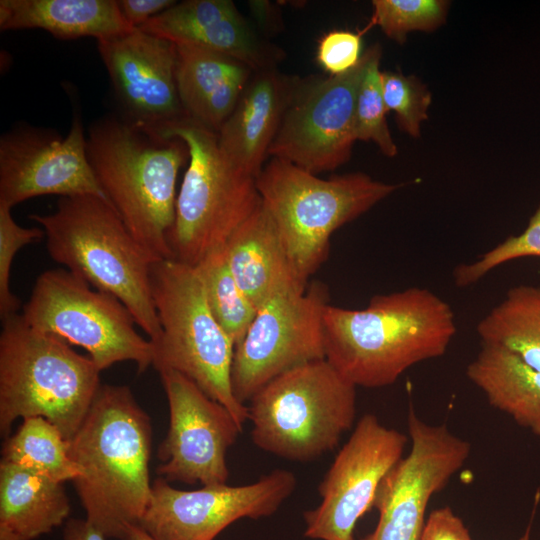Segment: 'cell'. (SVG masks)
Segmentation results:
<instances>
[{"label":"cell","mask_w":540,"mask_h":540,"mask_svg":"<svg viewBox=\"0 0 540 540\" xmlns=\"http://www.w3.org/2000/svg\"><path fill=\"white\" fill-rule=\"evenodd\" d=\"M457 332L451 306L426 288L373 296L363 309L328 305L325 359L356 387L394 384L410 367L443 356Z\"/></svg>","instance_id":"obj_1"},{"label":"cell","mask_w":540,"mask_h":540,"mask_svg":"<svg viewBox=\"0 0 540 540\" xmlns=\"http://www.w3.org/2000/svg\"><path fill=\"white\" fill-rule=\"evenodd\" d=\"M151 444L149 416L131 390L101 384L69 448L80 471L73 483L86 519L106 538L122 540L150 503Z\"/></svg>","instance_id":"obj_2"},{"label":"cell","mask_w":540,"mask_h":540,"mask_svg":"<svg viewBox=\"0 0 540 540\" xmlns=\"http://www.w3.org/2000/svg\"><path fill=\"white\" fill-rule=\"evenodd\" d=\"M96 179L134 238L155 261L172 259L176 182L189 161L186 143L130 120L105 117L87 134Z\"/></svg>","instance_id":"obj_3"},{"label":"cell","mask_w":540,"mask_h":540,"mask_svg":"<svg viewBox=\"0 0 540 540\" xmlns=\"http://www.w3.org/2000/svg\"><path fill=\"white\" fill-rule=\"evenodd\" d=\"M43 229L49 256L93 288L120 300L156 344L161 326L151 270L155 261L130 233L114 207L94 195L60 197L54 212L32 214Z\"/></svg>","instance_id":"obj_4"},{"label":"cell","mask_w":540,"mask_h":540,"mask_svg":"<svg viewBox=\"0 0 540 540\" xmlns=\"http://www.w3.org/2000/svg\"><path fill=\"white\" fill-rule=\"evenodd\" d=\"M101 370L62 339L30 326L22 314L2 319L0 432L18 418L43 417L70 440L101 386Z\"/></svg>","instance_id":"obj_5"},{"label":"cell","mask_w":540,"mask_h":540,"mask_svg":"<svg viewBox=\"0 0 540 540\" xmlns=\"http://www.w3.org/2000/svg\"><path fill=\"white\" fill-rule=\"evenodd\" d=\"M356 388L326 359L285 372L248 402L252 442L290 461L320 458L352 428Z\"/></svg>","instance_id":"obj_6"},{"label":"cell","mask_w":540,"mask_h":540,"mask_svg":"<svg viewBox=\"0 0 540 540\" xmlns=\"http://www.w3.org/2000/svg\"><path fill=\"white\" fill-rule=\"evenodd\" d=\"M256 185L296 270L307 282L325 261L331 235L400 187L361 172L322 179L276 157L264 165Z\"/></svg>","instance_id":"obj_7"},{"label":"cell","mask_w":540,"mask_h":540,"mask_svg":"<svg viewBox=\"0 0 540 540\" xmlns=\"http://www.w3.org/2000/svg\"><path fill=\"white\" fill-rule=\"evenodd\" d=\"M153 129L183 140L189 149L169 246L172 259L196 266L210 252L224 247L261 204L256 178L223 155L217 133L187 117Z\"/></svg>","instance_id":"obj_8"},{"label":"cell","mask_w":540,"mask_h":540,"mask_svg":"<svg viewBox=\"0 0 540 540\" xmlns=\"http://www.w3.org/2000/svg\"><path fill=\"white\" fill-rule=\"evenodd\" d=\"M151 289L162 331L153 344V366L189 378L243 428L248 407L235 398L231 385L235 344L214 318L196 268L175 259L157 261Z\"/></svg>","instance_id":"obj_9"},{"label":"cell","mask_w":540,"mask_h":540,"mask_svg":"<svg viewBox=\"0 0 540 540\" xmlns=\"http://www.w3.org/2000/svg\"><path fill=\"white\" fill-rule=\"evenodd\" d=\"M22 316L33 328L86 350L101 371L122 361L135 362L138 373L153 365L154 345L138 333L123 303L67 269L37 277Z\"/></svg>","instance_id":"obj_10"},{"label":"cell","mask_w":540,"mask_h":540,"mask_svg":"<svg viewBox=\"0 0 540 540\" xmlns=\"http://www.w3.org/2000/svg\"><path fill=\"white\" fill-rule=\"evenodd\" d=\"M325 284L314 281L303 292L276 295L260 307L235 345L231 385L242 404L266 384L303 364L325 359Z\"/></svg>","instance_id":"obj_11"},{"label":"cell","mask_w":540,"mask_h":540,"mask_svg":"<svg viewBox=\"0 0 540 540\" xmlns=\"http://www.w3.org/2000/svg\"><path fill=\"white\" fill-rule=\"evenodd\" d=\"M380 49L379 44L367 48L359 64L345 74L298 78L268 156L315 175L346 163L357 141V92L370 60Z\"/></svg>","instance_id":"obj_12"},{"label":"cell","mask_w":540,"mask_h":540,"mask_svg":"<svg viewBox=\"0 0 540 540\" xmlns=\"http://www.w3.org/2000/svg\"><path fill=\"white\" fill-rule=\"evenodd\" d=\"M408 437L364 414L318 486L320 504L304 513V536L354 540L357 521L373 506L377 491L403 458Z\"/></svg>","instance_id":"obj_13"},{"label":"cell","mask_w":540,"mask_h":540,"mask_svg":"<svg viewBox=\"0 0 540 540\" xmlns=\"http://www.w3.org/2000/svg\"><path fill=\"white\" fill-rule=\"evenodd\" d=\"M296 485L295 474L286 469H275L246 485H206L189 491L158 478L139 526L155 540H214L241 518L274 514Z\"/></svg>","instance_id":"obj_14"},{"label":"cell","mask_w":540,"mask_h":540,"mask_svg":"<svg viewBox=\"0 0 540 540\" xmlns=\"http://www.w3.org/2000/svg\"><path fill=\"white\" fill-rule=\"evenodd\" d=\"M411 448L382 481L373 506L379 520L368 540H418L432 496L464 466L471 445L445 425H431L411 408Z\"/></svg>","instance_id":"obj_15"},{"label":"cell","mask_w":540,"mask_h":540,"mask_svg":"<svg viewBox=\"0 0 540 540\" xmlns=\"http://www.w3.org/2000/svg\"><path fill=\"white\" fill-rule=\"evenodd\" d=\"M159 374L170 420L158 448L157 474L168 482L226 484V455L243 428L225 406L183 374L170 369Z\"/></svg>","instance_id":"obj_16"},{"label":"cell","mask_w":540,"mask_h":540,"mask_svg":"<svg viewBox=\"0 0 540 540\" xmlns=\"http://www.w3.org/2000/svg\"><path fill=\"white\" fill-rule=\"evenodd\" d=\"M51 194L94 195L109 202L90 165L78 115L64 138L52 131L25 127L0 139V203L13 207Z\"/></svg>","instance_id":"obj_17"},{"label":"cell","mask_w":540,"mask_h":540,"mask_svg":"<svg viewBox=\"0 0 540 540\" xmlns=\"http://www.w3.org/2000/svg\"><path fill=\"white\" fill-rule=\"evenodd\" d=\"M97 43L130 120L157 128L186 117L177 90L175 43L140 28Z\"/></svg>","instance_id":"obj_18"},{"label":"cell","mask_w":540,"mask_h":540,"mask_svg":"<svg viewBox=\"0 0 540 540\" xmlns=\"http://www.w3.org/2000/svg\"><path fill=\"white\" fill-rule=\"evenodd\" d=\"M138 28L175 44L228 55L254 72L276 68L283 54L258 35L231 0L176 2Z\"/></svg>","instance_id":"obj_19"},{"label":"cell","mask_w":540,"mask_h":540,"mask_svg":"<svg viewBox=\"0 0 540 540\" xmlns=\"http://www.w3.org/2000/svg\"><path fill=\"white\" fill-rule=\"evenodd\" d=\"M298 78L276 68L254 72L218 131L221 152L245 174L257 178L264 167Z\"/></svg>","instance_id":"obj_20"},{"label":"cell","mask_w":540,"mask_h":540,"mask_svg":"<svg viewBox=\"0 0 540 540\" xmlns=\"http://www.w3.org/2000/svg\"><path fill=\"white\" fill-rule=\"evenodd\" d=\"M225 250L238 285L257 309L276 295L303 292L309 284L296 270L263 201L232 234Z\"/></svg>","instance_id":"obj_21"},{"label":"cell","mask_w":540,"mask_h":540,"mask_svg":"<svg viewBox=\"0 0 540 540\" xmlns=\"http://www.w3.org/2000/svg\"><path fill=\"white\" fill-rule=\"evenodd\" d=\"M176 45V83L185 116L218 133L254 71L228 55L189 44Z\"/></svg>","instance_id":"obj_22"},{"label":"cell","mask_w":540,"mask_h":540,"mask_svg":"<svg viewBox=\"0 0 540 540\" xmlns=\"http://www.w3.org/2000/svg\"><path fill=\"white\" fill-rule=\"evenodd\" d=\"M43 29L59 39L111 38L133 29L117 0H1L0 29Z\"/></svg>","instance_id":"obj_23"},{"label":"cell","mask_w":540,"mask_h":540,"mask_svg":"<svg viewBox=\"0 0 540 540\" xmlns=\"http://www.w3.org/2000/svg\"><path fill=\"white\" fill-rule=\"evenodd\" d=\"M69 513L63 483L0 464V538L33 540L62 525Z\"/></svg>","instance_id":"obj_24"},{"label":"cell","mask_w":540,"mask_h":540,"mask_svg":"<svg viewBox=\"0 0 540 540\" xmlns=\"http://www.w3.org/2000/svg\"><path fill=\"white\" fill-rule=\"evenodd\" d=\"M466 376L489 405L540 437V371L504 347L481 344Z\"/></svg>","instance_id":"obj_25"},{"label":"cell","mask_w":540,"mask_h":540,"mask_svg":"<svg viewBox=\"0 0 540 540\" xmlns=\"http://www.w3.org/2000/svg\"><path fill=\"white\" fill-rule=\"evenodd\" d=\"M481 344L506 348L540 371V286L517 285L477 324Z\"/></svg>","instance_id":"obj_26"},{"label":"cell","mask_w":540,"mask_h":540,"mask_svg":"<svg viewBox=\"0 0 540 540\" xmlns=\"http://www.w3.org/2000/svg\"><path fill=\"white\" fill-rule=\"evenodd\" d=\"M1 463L11 464L52 481L64 483L80 475L70 456L69 440L43 417L22 419L15 433L2 446Z\"/></svg>","instance_id":"obj_27"},{"label":"cell","mask_w":540,"mask_h":540,"mask_svg":"<svg viewBox=\"0 0 540 540\" xmlns=\"http://www.w3.org/2000/svg\"><path fill=\"white\" fill-rule=\"evenodd\" d=\"M194 267L214 318L233 343L238 344L252 323L257 307L238 285L225 246L210 252Z\"/></svg>","instance_id":"obj_28"},{"label":"cell","mask_w":540,"mask_h":540,"mask_svg":"<svg viewBox=\"0 0 540 540\" xmlns=\"http://www.w3.org/2000/svg\"><path fill=\"white\" fill-rule=\"evenodd\" d=\"M380 49L370 60L361 80L355 104V133L360 141L374 142L387 157L397 154V146L390 134L386 113L387 108L381 86L379 63Z\"/></svg>","instance_id":"obj_29"},{"label":"cell","mask_w":540,"mask_h":540,"mask_svg":"<svg viewBox=\"0 0 540 540\" xmlns=\"http://www.w3.org/2000/svg\"><path fill=\"white\" fill-rule=\"evenodd\" d=\"M368 27L378 25L385 35L399 44L411 31L430 32L446 19L448 2L442 0H374Z\"/></svg>","instance_id":"obj_30"},{"label":"cell","mask_w":540,"mask_h":540,"mask_svg":"<svg viewBox=\"0 0 540 540\" xmlns=\"http://www.w3.org/2000/svg\"><path fill=\"white\" fill-rule=\"evenodd\" d=\"M531 256L540 257V205L521 234L507 237L472 263L456 266L453 270V280L457 287L465 288L477 283L487 273L504 263Z\"/></svg>","instance_id":"obj_31"},{"label":"cell","mask_w":540,"mask_h":540,"mask_svg":"<svg viewBox=\"0 0 540 540\" xmlns=\"http://www.w3.org/2000/svg\"><path fill=\"white\" fill-rule=\"evenodd\" d=\"M381 86L387 111H393L399 128L417 138L420 124L428 118L431 93L414 75L401 72H381Z\"/></svg>","instance_id":"obj_32"},{"label":"cell","mask_w":540,"mask_h":540,"mask_svg":"<svg viewBox=\"0 0 540 540\" xmlns=\"http://www.w3.org/2000/svg\"><path fill=\"white\" fill-rule=\"evenodd\" d=\"M12 207L0 203V316L2 319L16 314L19 299L10 289L13 260L17 252L26 245L45 236L41 227H22L16 223Z\"/></svg>","instance_id":"obj_33"},{"label":"cell","mask_w":540,"mask_h":540,"mask_svg":"<svg viewBox=\"0 0 540 540\" xmlns=\"http://www.w3.org/2000/svg\"><path fill=\"white\" fill-rule=\"evenodd\" d=\"M362 32L331 30L318 42L316 60L331 76L345 74L360 62L363 53Z\"/></svg>","instance_id":"obj_34"},{"label":"cell","mask_w":540,"mask_h":540,"mask_svg":"<svg viewBox=\"0 0 540 540\" xmlns=\"http://www.w3.org/2000/svg\"><path fill=\"white\" fill-rule=\"evenodd\" d=\"M418 540H473L468 528L449 506L434 509Z\"/></svg>","instance_id":"obj_35"},{"label":"cell","mask_w":540,"mask_h":540,"mask_svg":"<svg viewBox=\"0 0 540 540\" xmlns=\"http://www.w3.org/2000/svg\"><path fill=\"white\" fill-rule=\"evenodd\" d=\"M175 3L173 0H117L122 17L133 28L140 27Z\"/></svg>","instance_id":"obj_36"},{"label":"cell","mask_w":540,"mask_h":540,"mask_svg":"<svg viewBox=\"0 0 540 540\" xmlns=\"http://www.w3.org/2000/svg\"><path fill=\"white\" fill-rule=\"evenodd\" d=\"M64 540H105L106 537L87 519H68L64 531Z\"/></svg>","instance_id":"obj_37"},{"label":"cell","mask_w":540,"mask_h":540,"mask_svg":"<svg viewBox=\"0 0 540 540\" xmlns=\"http://www.w3.org/2000/svg\"><path fill=\"white\" fill-rule=\"evenodd\" d=\"M122 540H155L139 525H130L126 528Z\"/></svg>","instance_id":"obj_38"},{"label":"cell","mask_w":540,"mask_h":540,"mask_svg":"<svg viewBox=\"0 0 540 540\" xmlns=\"http://www.w3.org/2000/svg\"><path fill=\"white\" fill-rule=\"evenodd\" d=\"M518 540H530V528L528 527L526 532Z\"/></svg>","instance_id":"obj_39"},{"label":"cell","mask_w":540,"mask_h":540,"mask_svg":"<svg viewBox=\"0 0 540 540\" xmlns=\"http://www.w3.org/2000/svg\"><path fill=\"white\" fill-rule=\"evenodd\" d=\"M362 540H368L367 537L363 538Z\"/></svg>","instance_id":"obj_40"},{"label":"cell","mask_w":540,"mask_h":540,"mask_svg":"<svg viewBox=\"0 0 540 540\" xmlns=\"http://www.w3.org/2000/svg\"><path fill=\"white\" fill-rule=\"evenodd\" d=\"M0 540H7V539L0 538Z\"/></svg>","instance_id":"obj_41"}]
</instances>
